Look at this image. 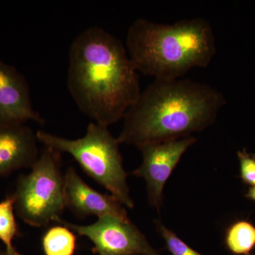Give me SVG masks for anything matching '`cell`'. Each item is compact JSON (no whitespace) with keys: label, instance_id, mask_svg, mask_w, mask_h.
<instances>
[{"label":"cell","instance_id":"16","mask_svg":"<svg viewBox=\"0 0 255 255\" xmlns=\"http://www.w3.org/2000/svg\"><path fill=\"white\" fill-rule=\"evenodd\" d=\"M246 197L249 200L255 202V186L251 187L248 189V192L246 193Z\"/></svg>","mask_w":255,"mask_h":255},{"label":"cell","instance_id":"6","mask_svg":"<svg viewBox=\"0 0 255 255\" xmlns=\"http://www.w3.org/2000/svg\"><path fill=\"white\" fill-rule=\"evenodd\" d=\"M60 223L90 240L94 253L98 255H160L130 220L107 216L89 225L74 224L63 220Z\"/></svg>","mask_w":255,"mask_h":255},{"label":"cell","instance_id":"3","mask_svg":"<svg viewBox=\"0 0 255 255\" xmlns=\"http://www.w3.org/2000/svg\"><path fill=\"white\" fill-rule=\"evenodd\" d=\"M126 46L137 71L155 80L179 79L191 69L206 68L216 53L212 26L203 18L171 24L138 18L128 30Z\"/></svg>","mask_w":255,"mask_h":255},{"label":"cell","instance_id":"7","mask_svg":"<svg viewBox=\"0 0 255 255\" xmlns=\"http://www.w3.org/2000/svg\"><path fill=\"white\" fill-rule=\"evenodd\" d=\"M196 141L197 138L191 135L138 147L142 154V163L132 174L145 180L149 203L157 211L162 206L166 183L183 155Z\"/></svg>","mask_w":255,"mask_h":255},{"label":"cell","instance_id":"4","mask_svg":"<svg viewBox=\"0 0 255 255\" xmlns=\"http://www.w3.org/2000/svg\"><path fill=\"white\" fill-rule=\"evenodd\" d=\"M38 142L75 159L87 175L92 178L125 207L133 209L134 201L127 182L128 174L119 150L121 145L108 127L91 122L83 137L77 139L36 132Z\"/></svg>","mask_w":255,"mask_h":255},{"label":"cell","instance_id":"13","mask_svg":"<svg viewBox=\"0 0 255 255\" xmlns=\"http://www.w3.org/2000/svg\"><path fill=\"white\" fill-rule=\"evenodd\" d=\"M14 212V198L11 194L0 201V241L4 245L5 251L11 255L18 253L13 245L18 235Z\"/></svg>","mask_w":255,"mask_h":255},{"label":"cell","instance_id":"14","mask_svg":"<svg viewBox=\"0 0 255 255\" xmlns=\"http://www.w3.org/2000/svg\"><path fill=\"white\" fill-rule=\"evenodd\" d=\"M157 232L165 243L166 248L172 255H203L194 251L175 233L166 227L159 220L155 221Z\"/></svg>","mask_w":255,"mask_h":255},{"label":"cell","instance_id":"19","mask_svg":"<svg viewBox=\"0 0 255 255\" xmlns=\"http://www.w3.org/2000/svg\"></svg>","mask_w":255,"mask_h":255},{"label":"cell","instance_id":"1","mask_svg":"<svg viewBox=\"0 0 255 255\" xmlns=\"http://www.w3.org/2000/svg\"><path fill=\"white\" fill-rule=\"evenodd\" d=\"M68 60L67 85L80 112L106 127L123 119L141 92L123 43L92 26L75 37Z\"/></svg>","mask_w":255,"mask_h":255},{"label":"cell","instance_id":"9","mask_svg":"<svg viewBox=\"0 0 255 255\" xmlns=\"http://www.w3.org/2000/svg\"><path fill=\"white\" fill-rule=\"evenodd\" d=\"M66 208L80 217L113 216L129 220L125 206L111 194L99 192L70 167L64 174Z\"/></svg>","mask_w":255,"mask_h":255},{"label":"cell","instance_id":"12","mask_svg":"<svg viewBox=\"0 0 255 255\" xmlns=\"http://www.w3.org/2000/svg\"><path fill=\"white\" fill-rule=\"evenodd\" d=\"M41 244L45 255H74L76 235L65 225L53 226L43 234Z\"/></svg>","mask_w":255,"mask_h":255},{"label":"cell","instance_id":"8","mask_svg":"<svg viewBox=\"0 0 255 255\" xmlns=\"http://www.w3.org/2000/svg\"><path fill=\"white\" fill-rule=\"evenodd\" d=\"M45 123L33 109L26 78L12 65L0 59V125Z\"/></svg>","mask_w":255,"mask_h":255},{"label":"cell","instance_id":"17","mask_svg":"<svg viewBox=\"0 0 255 255\" xmlns=\"http://www.w3.org/2000/svg\"><path fill=\"white\" fill-rule=\"evenodd\" d=\"M0 255H22L21 253H17V254L11 255L8 253L7 252L5 251V250L0 249Z\"/></svg>","mask_w":255,"mask_h":255},{"label":"cell","instance_id":"5","mask_svg":"<svg viewBox=\"0 0 255 255\" xmlns=\"http://www.w3.org/2000/svg\"><path fill=\"white\" fill-rule=\"evenodd\" d=\"M60 154L43 146L30 172L21 174L16 181L12 194L15 211L23 222L32 227L61 222L66 202Z\"/></svg>","mask_w":255,"mask_h":255},{"label":"cell","instance_id":"18","mask_svg":"<svg viewBox=\"0 0 255 255\" xmlns=\"http://www.w3.org/2000/svg\"><path fill=\"white\" fill-rule=\"evenodd\" d=\"M250 255H255V253H251V254Z\"/></svg>","mask_w":255,"mask_h":255},{"label":"cell","instance_id":"2","mask_svg":"<svg viewBox=\"0 0 255 255\" xmlns=\"http://www.w3.org/2000/svg\"><path fill=\"white\" fill-rule=\"evenodd\" d=\"M226 103L223 94L208 84L190 79L155 80L126 112L117 139L138 148L191 136L214 124Z\"/></svg>","mask_w":255,"mask_h":255},{"label":"cell","instance_id":"15","mask_svg":"<svg viewBox=\"0 0 255 255\" xmlns=\"http://www.w3.org/2000/svg\"><path fill=\"white\" fill-rule=\"evenodd\" d=\"M237 156L242 182L250 187L255 186V154L251 153L246 148H243L238 151Z\"/></svg>","mask_w":255,"mask_h":255},{"label":"cell","instance_id":"10","mask_svg":"<svg viewBox=\"0 0 255 255\" xmlns=\"http://www.w3.org/2000/svg\"><path fill=\"white\" fill-rule=\"evenodd\" d=\"M35 132L26 124L0 125V178L31 168L40 152Z\"/></svg>","mask_w":255,"mask_h":255},{"label":"cell","instance_id":"11","mask_svg":"<svg viewBox=\"0 0 255 255\" xmlns=\"http://www.w3.org/2000/svg\"><path fill=\"white\" fill-rule=\"evenodd\" d=\"M225 245L235 255H250L255 248V226L247 220H238L226 230Z\"/></svg>","mask_w":255,"mask_h":255}]
</instances>
